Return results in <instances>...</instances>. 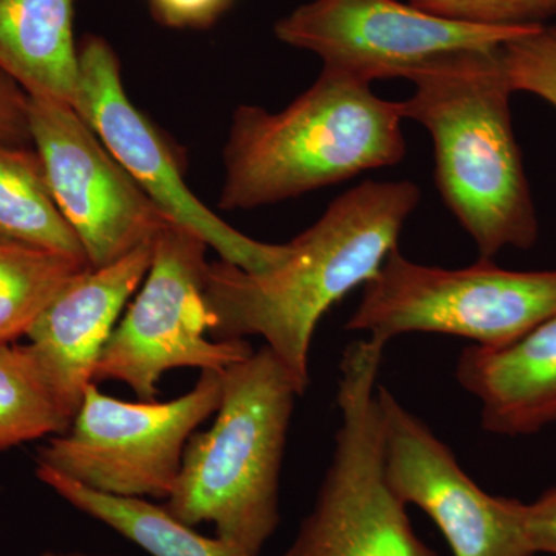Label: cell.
Returning a JSON list of instances; mask_svg holds the SVG:
<instances>
[{"instance_id":"8992f818","label":"cell","mask_w":556,"mask_h":556,"mask_svg":"<svg viewBox=\"0 0 556 556\" xmlns=\"http://www.w3.org/2000/svg\"><path fill=\"white\" fill-rule=\"evenodd\" d=\"M554 314L556 270L504 269L485 258L444 269L412 262L396 248L364 285L346 329L386 346L399 336L430 332L496 350Z\"/></svg>"},{"instance_id":"8fae6325","label":"cell","mask_w":556,"mask_h":556,"mask_svg":"<svg viewBox=\"0 0 556 556\" xmlns=\"http://www.w3.org/2000/svg\"><path fill=\"white\" fill-rule=\"evenodd\" d=\"M28 98L33 148L91 268L108 266L155 240L170 219L110 155L73 105Z\"/></svg>"},{"instance_id":"d4e9b609","label":"cell","mask_w":556,"mask_h":556,"mask_svg":"<svg viewBox=\"0 0 556 556\" xmlns=\"http://www.w3.org/2000/svg\"><path fill=\"white\" fill-rule=\"evenodd\" d=\"M40 556H112V555H90V554H78V552H46Z\"/></svg>"},{"instance_id":"603a6c76","label":"cell","mask_w":556,"mask_h":556,"mask_svg":"<svg viewBox=\"0 0 556 556\" xmlns=\"http://www.w3.org/2000/svg\"><path fill=\"white\" fill-rule=\"evenodd\" d=\"M28 101V94L0 72V144L27 146L31 142Z\"/></svg>"},{"instance_id":"4fadbf2b","label":"cell","mask_w":556,"mask_h":556,"mask_svg":"<svg viewBox=\"0 0 556 556\" xmlns=\"http://www.w3.org/2000/svg\"><path fill=\"white\" fill-rule=\"evenodd\" d=\"M153 241L108 266L80 270L27 334V348L70 422L94 383L98 361L123 309L148 276Z\"/></svg>"},{"instance_id":"9a60e30c","label":"cell","mask_w":556,"mask_h":556,"mask_svg":"<svg viewBox=\"0 0 556 556\" xmlns=\"http://www.w3.org/2000/svg\"><path fill=\"white\" fill-rule=\"evenodd\" d=\"M79 0H0V72L28 97L73 105L79 79Z\"/></svg>"},{"instance_id":"7c38bea8","label":"cell","mask_w":556,"mask_h":556,"mask_svg":"<svg viewBox=\"0 0 556 556\" xmlns=\"http://www.w3.org/2000/svg\"><path fill=\"white\" fill-rule=\"evenodd\" d=\"M380 431L388 484L405 506L426 511L455 556H535L527 541L522 506L484 492L452 450L378 387Z\"/></svg>"},{"instance_id":"7a4b0ae2","label":"cell","mask_w":556,"mask_h":556,"mask_svg":"<svg viewBox=\"0 0 556 556\" xmlns=\"http://www.w3.org/2000/svg\"><path fill=\"white\" fill-rule=\"evenodd\" d=\"M500 47L448 51L409 68L404 79L415 91L401 101L404 118L433 139L439 193L485 260L533 248L540 233Z\"/></svg>"},{"instance_id":"5bb4252c","label":"cell","mask_w":556,"mask_h":556,"mask_svg":"<svg viewBox=\"0 0 556 556\" xmlns=\"http://www.w3.org/2000/svg\"><path fill=\"white\" fill-rule=\"evenodd\" d=\"M457 382L481 405L484 430L526 437L556 424V314L504 348L470 346Z\"/></svg>"},{"instance_id":"ffe728a7","label":"cell","mask_w":556,"mask_h":556,"mask_svg":"<svg viewBox=\"0 0 556 556\" xmlns=\"http://www.w3.org/2000/svg\"><path fill=\"white\" fill-rule=\"evenodd\" d=\"M500 54L514 91L535 94L556 109V25H536L507 40Z\"/></svg>"},{"instance_id":"6da1fadb","label":"cell","mask_w":556,"mask_h":556,"mask_svg":"<svg viewBox=\"0 0 556 556\" xmlns=\"http://www.w3.org/2000/svg\"><path fill=\"white\" fill-rule=\"evenodd\" d=\"M419 203L415 182L365 181L295 237L276 268L248 273L225 260L208 263L204 300L212 339L258 336L306 390L318 321L375 277Z\"/></svg>"},{"instance_id":"44dd1931","label":"cell","mask_w":556,"mask_h":556,"mask_svg":"<svg viewBox=\"0 0 556 556\" xmlns=\"http://www.w3.org/2000/svg\"><path fill=\"white\" fill-rule=\"evenodd\" d=\"M409 3L434 16L489 27L540 25L556 16V0H409Z\"/></svg>"},{"instance_id":"e0dca14e","label":"cell","mask_w":556,"mask_h":556,"mask_svg":"<svg viewBox=\"0 0 556 556\" xmlns=\"http://www.w3.org/2000/svg\"><path fill=\"white\" fill-rule=\"evenodd\" d=\"M0 240L87 262L83 244L53 199L35 148L0 144Z\"/></svg>"},{"instance_id":"30bf717a","label":"cell","mask_w":556,"mask_h":556,"mask_svg":"<svg viewBox=\"0 0 556 556\" xmlns=\"http://www.w3.org/2000/svg\"><path fill=\"white\" fill-rule=\"evenodd\" d=\"M535 27L467 24L399 0H311L278 21L274 33L287 46L316 54L321 68L371 86L404 78L438 54L493 49Z\"/></svg>"},{"instance_id":"5b68a950","label":"cell","mask_w":556,"mask_h":556,"mask_svg":"<svg viewBox=\"0 0 556 556\" xmlns=\"http://www.w3.org/2000/svg\"><path fill=\"white\" fill-rule=\"evenodd\" d=\"M383 350L364 338L343 353L334 452L316 504L283 556H437L388 484L378 399Z\"/></svg>"},{"instance_id":"52a82bcc","label":"cell","mask_w":556,"mask_h":556,"mask_svg":"<svg viewBox=\"0 0 556 556\" xmlns=\"http://www.w3.org/2000/svg\"><path fill=\"white\" fill-rule=\"evenodd\" d=\"M222 401V375L201 371L199 382L174 401H119L90 383L68 430L38 450V467L121 497L167 500L197 428Z\"/></svg>"},{"instance_id":"d6986e66","label":"cell","mask_w":556,"mask_h":556,"mask_svg":"<svg viewBox=\"0 0 556 556\" xmlns=\"http://www.w3.org/2000/svg\"><path fill=\"white\" fill-rule=\"evenodd\" d=\"M70 424L27 345L0 343V452L64 433Z\"/></svg>"},{"instance_id":"3957f363","label":"cell","mask_w":556,"mask_h":556,"mask_svg":"<svg viewBox=\"0 0 556 556\" xmlns=\"http://www.w3.org/2000/svg\"><path fill=\"white\" fill-rule=\"evenodd\" d=\"M401 102L321 68L288 108L240 105L223 150L218 206L251 211L394 166L407 153Z\"/></svg>"},{"instance_id":"9c48e42d","label":"cell","mask_w":556,"mask_h":556,"mask_svg":"<svg viewBox=\"0 0 556 556\" xmlns=\"http://www.w3.org/2000/svg\"><path fill=\"white\" fill-rule=\"evenodd\" d=\"M78 49L79 79L73 109L160 211L199 236L230 265L248 273L280 265L288 257L289 243H263L244 236L189 189L169 144L127 97L118 54L108 40L87 36Z\"/></svg>"},{"instance_id":"7402d4cb","label":"cell","mask_w":556,"mask_h":556,"mask_svg":"<svg viewBox=\"0 0 556 556\" xmlns=\"http://www.w3.org/2000/svg\"><path fill=\"white\" fill-rule=\"evenodd\" d=\"M156 20L172 28H206L232 0H149Z\"/></svg>"},{"instance_id":"cb8c5ba5","label":"cell","mask_w":556,"mask_h":556,"mask_svg":"<svg viewBox=\"0 0 556 556\" xmlns=\"http://www.w3.org/2000/svg\"><path fill=\"white\" fill-rule=\"evenodd\" d=\"M527 541L533 554L556 555V489L522 506Z\"/></svg>"},{"instance_id":"2e32d148","label":"cell","mask_w":556,"mask_h":556,"mask_svg":"<svg viewBox=\"0 0 556 556\" xmlns=\"http://www.w3.org/2000/svg\"><path fill=\"white\" fill-rule=\"evenodd\" d=\"M36 475L70 506L97 519L127 538L152 556H252L219 538H208L185 525L166 506L139 497H121L94 492L61 477L49 468L36 467Z\"/></svg>"},{"instance_id":"ba28073f","label":"cell","mask_w":556,"mask_h":556,"mask_svg":"<svg viewBox=\"0 0 556 556\" xmlns=\"http://www.w3.org/2000/svg\"><path fill=\"white\" fill-rule=\"evenodd\" d=\"M207 244L169 223L153 241V257L137 298L102 350L94 383L118 380L139 401H155L159 383L175 368L222 371L254 353L247 340L207 339L204 300Z\"/></svg>"},{"instance_id":"ac0fdd59","label":"cell","mask_w":556,"mask_h":556,"mask_svg":"<svg viewBox=\"0 0 556 556\" xmlns=\"http://www.w3.org/2000/svg\"><path fill=\"white\" fill-rule=\"evenodd\" d=\"M87 268L60 252L0 240V343L27 336L51 300Z\"/></svg>"},{"instance_id":"277c9868","label":"cell","mask_w":556,"mask_h":556,"mask_svg":"<svg viewBox=\"0 0 556 556\" xmlns=\"http://www.w3.org/2000/svg\"><path fill=\"white\" fill-rule=\"evenodd\" d=\"M214 424L193 433L167 510L185 525L260 556L280 522L278 486L295 399L305 388L268 346L219 371Z\"/></svg>"}]
</instances>
